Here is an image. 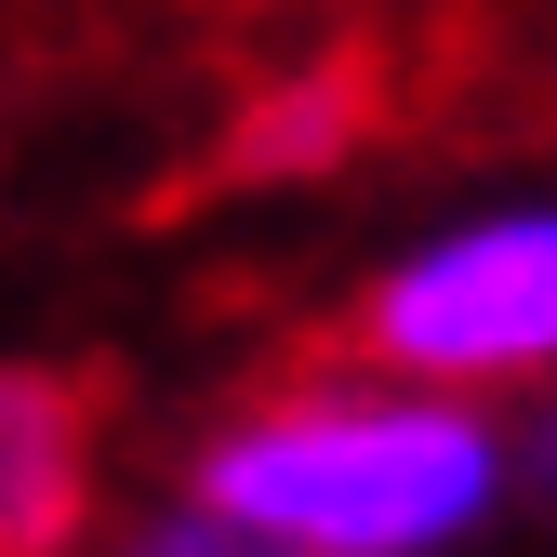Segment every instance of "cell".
Segmentation results:
<instances>
[{
    "mask_svg": "<svg viewBox=\"0 0 557 557\" xmlns=\"http://www.w3.org/2000/svg\"><path fill=\"white\" fill-rule=\"evenodd\" d=\"M518 451L451 385H306L199 438L186 505L265 557H465L505 518Z\"/></svg>",
    "mask_w": 557,
    "mask_h": 557,
    "instance_id": "obj_1",
    "label": "cell"
},
{
    "mask_svg": "<svg viewBox=\"0 0 557 557\" xmlns=\"http://www.w3.org/2000/svg\"><path fill=\"white\" fill-rule=\"evenodd\" d=\"M359 359L398 385H557V199L465 213L359 293Z\"/></svg>",
    "mask_w": 557,
    "mask_h": 557,
    "instance_id": "obj_2",
    "label": "cell"
},
{
    "mask_svg": "<svg viewBox=\"0 0 557 557\" xmlns=\"http://www.w3.org/2000/svg\"><path fill=\"white\" fill-rule=\"evenodd\" d=\"M94 518V398L66 372H0V557H66Z\"/></svg>",
    "mask_w": 557,
    "mask_h": 557,
    "instance_id": "obj_3",
    "label": "cell"
},
{
    "mask_svg": "<svg viewBox=\"0 0 557 557\" xmlns=\"http://www.w3.org/2000/svg\"><path fill=\"white\" fill-rule=\"evenodd\" d=\"M359 120H372V66H359V53H332V66H306V81H278V94L239 107V133H226V186L332 173L345 147H359Z\"/></svg>",
    "mask_w": 557,
    "mask_h": 557,
    "instance_id": "obj_4",
    "label": "cell"
},
{
    "mask_svg": "<svg viewBox=\"0 0 557 557\" xmlns=\"http://www.w3.org/2000/svg\"><path fill=\"white\" fill-rule=\"evenodd\" d=\"M120 557H265V544H239V531H213L199 505H173V518H147V531H120Z\"/></svg>",
    "mask_w": 557,
    "mask_h": 557,
    "instance_id": "obj_5",
    "label": "cell"
},
{
    "mask_svg": "<svg viewBox=\"0 0 557 557\" xmlns=\"http://www.w3.org/2000/svg\"><path fill=\"white\" fill-rule=\"evenodd\" d=\"M518 465H531V492L557 505V398H544V425H531V451H518Z\"/></svg>",
    "mask_w": 557,
    "mask_h": 557,
    "instance_id": "obj_6",
    "label": "cell"
}]
</instances>
